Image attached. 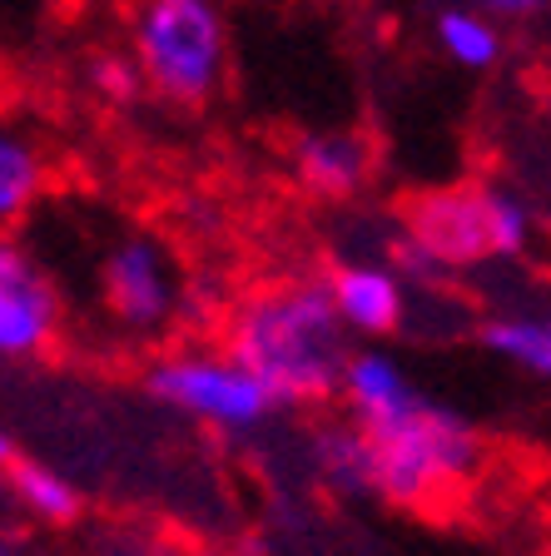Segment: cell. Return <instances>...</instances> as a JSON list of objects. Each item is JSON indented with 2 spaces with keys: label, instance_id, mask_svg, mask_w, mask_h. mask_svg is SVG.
<instances>
[{
  "label": "cell",
  "instance_id": "6da1fadb",
  "mask_svg": "<svg viewBox=\"0 0 551 556\" xmlns=\"http://www.w3.org/2000/svg\"><path fill=\"white\" fill-rule=\"evenodd\" d=\"M348 328L334 308L328 278H284L253 289L229 313L224 348L243 368L264 378L278 407H309L338 397L343 368L353 358Z\"/></svg>",
  "mask_w": 551,
  "mask_h": 556
},
{
  "label": "cell",
  "instance_id": "7a4b0ae2",
  "mask_svg": "<svg viewBox=\"0 0 551 556\" xmlns=\"http://www.w3.org/2000/svg\"><path fill=\"white\" fill-rule=\"evenodd\" d=\"M483 442L467 417L423 397L383 428H363V492L398 507H437L477 477Z\"/></svg>",
  "mask_w": 551,
  "mask_h": 556
},
{
  "label": "cell",
  "instance_id": "3957f363",
  "mask_svg": "<svg viewBox=\"0 0 551 556\" xmlns=\"http://www.w3.org/2000/svg\"><path fill=\"white\" fill-rule=\"evenodd\" d=\"M537 219L512 189L448 185L408 199L402 208V264L417 274L477 268L492 258L527 254Z\"/></svg>",
  "mask_w": 551,
  "mask_h": 556
},
{
  "label": "cell",
  "instance_id": "277c9868",
  "mask_svg": "<svg viewBox=\"0 0 551 556\" xmlns=\"http://www.w3.org/2000/svg\"><path fill=\"white\" fill-rule=\"evenodd\" d=\"M145 90L170 104H204L229 75V21L218 0H139L129 21Z\"/></svg>",
  "mask_w": 551,
  "mask_h": 556
},
{
  "label": "cell",
  "instance_id": "5b68a950",
  "mask_svg": "<svg viewBox=\"0 0 551 556\" xmlns=\"http://www.w3.org/2000/svg\"><path fill=\"white\" fill-rule=\"evenodd\" d=\"M145 388L170 413L195 417L214 432H253L278 413V397L264 388V378L243 368L229 348H218V353H209V348L170 353L150 368Z\"/></svg>",
  "mask_w": 551,
  "mask_h": 556
},
{
  "label": "cell",
  "instance_id": "8992f818",
  "mask_svg": "<svg viewBox=\"0 0 551 556\" xmlns=\"http://www.w3.org/2000/svg\"><path fill=\"white\" fill-rule=\"evenodd\" d=\"M95 293L120 333L154 338L179 313V268L154 233L120 229L95 258Z\"/></svg>",
  "mask_w": 551,
  "mask_h": 556
},
{
  "label": "cell",
  "instance_id": "52a82bcc",
  "mask_svg": "<svg viewBox=\"0 0 551 556\" xmlns=\"http://www.w3.org/2000/svg\"><path fill=\"white\" fill-rule=\"evenodd\" d=\"M65 328V299L46 258L0 233V363H35Z\"/></svg>",
  "mask_w": 551,
  "mask_h": 556
},
{
  "label": "cell",
  "instance_id": "ba28073f",
  "mask_svg": "<svg viewBox=\"0 0 551 556\" xmlns=\"http://www.w3.org/2000/svg\"><path fill=\"white\" fill-rule=\"evenodd\" d=\"M328 293L353 338H388L408 318V274L383 258H348L328 274Z\"/></svg>",
  "mask_w": 551,
  "mask_h": 556
},
{
  "label": "cell",
  "instance_id": "9c48e42d",
  "mask_svg": "<svg viewBox=\"0 0 551 556\" xmlns=\"http://www.w3.org/2000/svg\"><path fill=\"white\" fill-rule=\"evenodd\" d=\"M55 179V154L25 119L0 110V233H15L46 204Z\"/></svg>",
  "mask_w": 551,
  "mask_h": 556
},
{
  "label": "cell",
  "instance_id": "30bf717a",
  "mask_svg": "<svg viewBox=\"0 0 551 556\" xmlns=\"http://www.w3.org/2000/svg\"><path fill=\"white\" fill-rule=\"evenodd\" d=\"M338 397L348 403V417H353L358 428H383V422H392V417H402L408 407L423 403L417 382L383 348H358L353 358H348Z\"/></svg>",
  "mask_w": 551,
  "mask_h": 556
},
{
  "label": "cell",
  "instance_id": "8fae6325",
  "mask_svg": "<svg viewBox=\"0 0 551 556\" xmlns=\"http://www.w3.org/2000/svg\"><path fill=\"white\" fill-rule=\"evenodd\" d=\"M293 174L323 199H353L373 174V144L358 129H313L293 150Z\"/></svg>",
  "mask_w": 551,
  "mask_h": 556
},
{
  "label": "cell",
  "instance_id": "7c38bea8",
  "mask_svg": "<svg viewBox=\"0 0 551 556\" xmlns=\"http://www.w3.org/2000/svg\"><path fill=\"white\" fill-rule=\"evenodd\" d=\"M483 343L517 372L551 382V313H502L483 328Z\"/></svg>",
  "mask_w": 551,
  "mask_h": 556
},
{
  "label": "cell",
  "instance_id": "4fadbf2b",
  "mask_svg": "<svg viewBox=\"0 0 551 556\" xmlns=\"http://www.w3.org/2000/svg\"><path fill=\"white\" fill-rule=\"evenodd\" d=\"M437 50L462 70H492L502 60V25L492 11H472V5H452L433 21Z\"/></svg>",
  "mask_w": 551,
  "mask_h": 556
},
{
  "label": "cell",
  "instance_id": "5bb4252c",
  "mask_svg": "<svg viewBox=\"0 0 551 556\" xmlns=\"http://www.w3.org/2000/svg\"><path fill=\"white\" fill-rule=\"evenodd\" d=\"M5 482H11V492L40 521H55V527H60V521H75V517H80V486L70 482L60 467L21 457V463L11 467V477H5Z\"/></svg>",
  "mask_w": 551,
  "mask_h": 556
},
{
  "label": "cell",
  "instance_id": "9a60e30c",
  "mask_svg": "<svg viewBox=\"0 0 551 556\" xmlns=\"http://www.w3.org/2000/svg\"><path fill=\"white\" fill-rule=\"evenodd\" d=\"M95 85H100V94H110V100H129V94L145 85V75H139L135 55H100L95 60Z\"/></svg>",
  "mask_w": 551,
  "mask_h": 556
},
{
  "label": "cell",
  "instance_id": "2e32d148",
  "mask_svg": "<svg viewBox=\"0 0 551 556\" xmlns=\"http://www.w3.org/2000/svg\"><path fill=\"white\" fill-rule=\"evenodd\" d=\"M497 21H522V15H537L547 0H483Z\"/></svg>",
  "mask_w": 551,
  "mask_h": 556
},
{
  "label": "cell",
  "instance_id": "e0dca14e",
  "mask_svg": "<svg viewBox=\"0 0 551 556\" xmlns=\"http://www.w3.org/2000/svg\"><path fill=\"white\" fill-rule=\"evenodd\" d=\"M21 463V452H15V438L0 428V477H11V467Z\"/></svg>",
  "mask_w": 551,
  "mask_h": 556
}]
</instances>
